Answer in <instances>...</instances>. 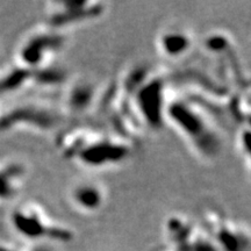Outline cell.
I'll return each instance as SVG.
<instances>
[{"label":"cell","mask_w":251,"mask_h":251,"mask_svg":"<svg viewBox=\"0 0 251 251\" xmlns=\"http://www.w3.org/2000/svg\"><path fill=\"white\" fill-rule=\"evenodd\" d=\"M166 121L171 122L194 151L203 159H214L222 151L221 135L209 113L193 99H175L168 103Z\"/></svg>","instance_id":"6da1fadb"},{"label":"cell","mask_w":251,"mask_h":251,"mask_svg":"<svg viewBox=\"0 0 251 251\" xmlns=\"http://www.w3.org/2000/svg\"><path fill=\"white\" fill-rule=\"evenodd\" d=\"M61 148L68 158L91 169L120 164L131 151L129 141L85 129H74L63 135Z\"/></svg>","instance_id":"7a4b0ae2"},{"label":"cell","mask_w":251,"mask_h":251,"mask_svg":"<svg viewBox=\"0 0 251 251\" xmlns=\"http://www.w3.org/2000/svg\"><path fill=\"white\" fill-rule=\"evenodd\" d=\"M14 228L30 240L69 241L72 233L68 228L56 225L40 206H28L17 209L12 215Z\"/></svg>","instance_id":"3957f363"},{"label":"cell","mask_w":251,"mask_h":251,"mask_svg":"<svg viewBox=\"0 0 251 251\" xmlns=\"http://www.w3.org/2000/svg\"><path fill=\"white\" fill-rule=\"evenodd\" d=\"M65 37L63 31L52 29L48 26L41 28L28 37L20 50L24 68L39 70L50 67L52 57L63 48Z\"/></svg>","instance_id":"277c9868"},{"label":"cell","mask_w":251,"mask_h":251,"mask_svg":"<svg viewBox=\"0 0 251 251\" xmlns=\"http://www.w3.org/2000/svg\"><path fill=\"white\" fill-rule=\"evenodd\" d=\"M106 11L103 2L98 1H64L50 2L47 13V26L63 31L69 27L85 24L100 18Z\"/></svg>","instance_id":"5b68a950"},{"label":"cell","mask_w":251,"mask_h":251,"mask_svg":"<svg viewBox=\"0 0 251 251\" xmlns=\"http://www.w3.org/2000/svg\"><path fill=\"white\" fill-rule=\"evenodd\" d=\"M63 120L62 113L49 106L29 105L14 109L0 119V130H6L17 124H28L37 129L48 131L57 128Z\"/></svg>","instance_id":"8992f818"},{"label":"cell","mask_w":251,"mask_h":251,"mask_svg":"<svg viewBox=\"0 0 251 251\" xmlns=\"http://www.w3.org/2000/svg\"><path fill=\"white\" fill-rule=\"evenodd\" d=\"M69 199L78 211L91 214L97 213L105 205L106 193L99 183L92 180H80L72 185L69 191Z\"/></svg>","instance_id":"52a82bcc"},{"label":"cell","mask_w":251,"mask_h":251,"mask_svg":"<svg viewBox=\"0 0 251 251\" xmlns=\"http://www.w3.org/2000/svg\"><path fill=\"white\" fill-rule=\"evenodd\" d=\"M157 46L164 57L178 61L190 54L193 47V37L184 28L170 27L162 31Z\"/></svg>","instance_id":"ba28073f"},{"label":"cell","mask_w":251,"mask_h":251,"mask_svg":"<svg viewBox=\"0 0 251 251\" xmlns=\"http://www.w3.org/2000/svg\"><path fill=\"white\" fill-rule=\"evenodd\" d=\"M208 222L216 229V240L221 243L225 251H244V248L248 246V240L233 225L228 224L222 218L215 219L213 213L209 215Z\"/></svg>","instance_id":"9c48e42d"},{"label":"cell","mask_w":251,"mask_h":251,"mask_svg":"<svg viewBox=\"0 0 251 251\" xmlns=\"http://www.w3.org/2000/svg\"><path fill=\"white\" fill-rule=\"evenodd\" d=\"M26 176V168L20 163H11L0 170V200H9L18 193L23 178Z\"/></svg>","instance_id":"30bf717a"},{"label":"cell","mask_w":251,"mask_h":251,"mask_svg":"<svg viewBox=\"0 0 251 251\" xmlns=\"http://www.w3.org/2000/svg\"><path fill=\"white\" fill-rule=\"evenodd\" d=\"M94 101V89L90 84L78 83L72 87L68 97V109L71 113H83L92 105Z\"/></svg>","instance_id":"8fae6325"}]
</instances>
